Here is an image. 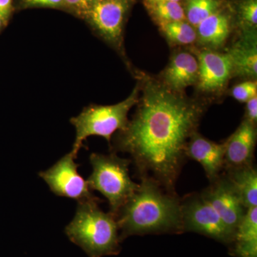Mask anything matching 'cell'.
Here are the masks:
<instances>
[{
    "mask_svg": "<svg viewBox=\"0 0 257 257\" xmlns=\"http://www.w3.org/2000/svg\"><path fill=\"white\" fill-rule=\"evenodd\" d=\"M140 79L138 109L115 136L111 150L130 155L139 178L154 179L167 192L177 194L187 145L197 132L207 101L172 90L146 74Z\"/></svg>",
    "mask_w": 257,
    "mask_h": 257,
    "instance_id": "obj_1",
    "label": "cell"
},
{
    "mask_svg": "<svg viewBox=\"0 0 257 257\" xmlns=\"http://www.w3.org/2000/svg\"><path fill=\"white\" fill-rule=\"evenodd\" d=\"M140 179L138 189L115 215L120 240L132 235L183 232L180 198L154 179Z\"/></svg>",
    "mask_w": 257,
    "mask_h": 257,
    "instance_id": "obj_2",
    "label": "cell"
},
{
    "mask_svg": "<svg viewBox=\"0 0 257 257\" xmlns=\"http://www.w3.org/2000/svg\"><path fill=\"white\" fill-rule=\"evenodd\" d=\"M100 200L77 203L73 219L65 228L72 242L89 257H102L119 253V226L112 213L104 212L98 204Z\"/></svg>",
    "mask_w": 257,
    "mask_h": 257,
    "instance_id": "obj_3",
    "label": "cell"
},
{
    "mask_svg": "<svg viewBox=\"0 0 257 257\" xmlns=\"http://www.w3.org/2000/svg\"><path fill=\"white\" fill-rule=\"evenodd\" d=\"M140 93L138 84L131 94L121 102L113 105L89 106L72 118L70 122L75 128L76 137L71 152L77 156L84 141L92 136L101 137L111 145L113 135L126 128L128 112L138 104Z\"/></svg>",
    "mask_w": 257,
    "mask_h": 257,
    "instance_id": "obj_4",
    "label": "cell"
},
{
    "mask_svg": "<svg viewBox=\"0 0 257 257\" xmlns=\"http://www.w3.org/2000/svg\"><path fill=\"white\" fill-rule=\"evenodd\" d=\"M89 162L92 172L87 183L92 191H97L107 199L109 212L115 216L139 187L130 176L131 160L115 153H92Z\"/></svg>",
    "mask_w": 257,
    "mask_h": 257,
    "instance_id": "obj_5",
    "label": "cell"
},
{
    "mask_svg": "<svg viewBox=\"0 0 257 257\" xmlns=\"http://www.w3.org/2000/svg\"><path fill=\"white\" fill-rule=\"evenodd\" d=\"M183 231L205 235L216 241L232 243L234 234L201 194H192L181 199Z\"/></svg>",
    "mask_w": 257,
    "mask_h": 257,
    "instance_id": "obj_6",
    "label": "cell"
},
{
    "mask_svg": "<svg viewBox=\"0 0 257 257\" xmlns=\"http://www.w3.org/2000/svg\"><path fill=\"white\" fill-rule=\"evenodd\" d=\"M77 157L70 152L38 175L46 182L51 192L58 197L74 199L77 203L100 200L94 195L87 181L79 175V165L75 162Z\"/></svg>",
    "mask_w": 257,
    "mask_h": 257,
    "instance_id": "obj_7",
    "label": "cell"
},
{
    "mask_svg": "<svg viewBox=\"0 0 257 257\" xmlns=\"http://www.w3.org/2000/svg\"><path fill=\"white\" fill-rule=\"evenodd\" d=\"M133 0H95L84 17L106 42L122 47L125 20Z\"/></svg>",
    "mask_w": 257,
    "mask_h": 257,
    "instance_id": "obj_8",
    "label": "cell"
},
{
    "mask_svg": "<svg viewBox=\"0 0 257 257\" xmlns=\"http://www.w3.org/2000/svg\"><path fill=\"white\" fill-rule=\"evenodd\" d=\"M199 62L198 92L208 96L219 95L234 75L233 64L227 52L206 50L196 52Z\"/></svg>",
    "mask_w": 257,
    "mask_h": 257,
    "instance_id": "obj_9",
    "label": "cell"
},
{
    "mask_svg": "<svg viewBox=\"0 0 257 257\" xmlns=\"http://www.w3.org/2000/svg\"><path fill=\"white\" fill-rule=\"evenodd\" d=\"M201 194L234 234L247 209L243 205L239 194L224 172L211 182L210 185Z\"/></svg>",
    "mask_w": 257,
    "mask_h": 257,
    "instance_id": "obj_10",
    "label": "cell"
},
{
    "mask_svg": "<svg viewBox=\"0 0 257 257\" xmlns=\"http://www.w3.org/2000/svg\"><path fill=\"white\" fill-rule=\"evenodd\" d=\"M235 25L232 4L228 1L220 10L196 27L197 42L207 50L216 51L224 46Z\"/></svg>",
    "mask_w": 257,
    "mask_h": 257,
    "instance_id": "obj_11",
    "label": "cell"
},
{
    "mask_svg": "<svg viewBox=\"0 0 257 257\" xmlns=\"http://www.w3.org/2000/svg\"><path fill=\"white\" fill-rule=\"evenodd\" d=\"M256 138V124L244 118L226 140L224 170L253 165Z\"/></svg>",
    "mask_w": 257,
    "mask_h": 257,
    "instance_id": "obj_12",
    "label": "cell"
},
{
    "mask_svg": "<svg viewBox=\"0 0 257 257\" xmlns=\"http://www.w3.org/2000/svg\"><path fill=\"white\" fill-rule=\"evenodd\" d=\"M198 75L197 56L187 51H181L171 57L170 63L160 74L159 80L172 90L184 92L187 88L196 85Z\"/></svg>",
    "mask_w": 257,
    "mask_h": 257,
    "instance_id": "obj_13",
    "label": "cell"
},
{
    "mask_svg": "<svg viewBox=\"0 0 257 257\" xmlns=\"http://www.w3.org/2000/svg\"><path fill=\"white\" fill-rule=\"evenodd\" d=\"M226 141L216 143L195 133L187 147V157L199 162L209 182L215 180L224 170Z\"/></svg>",
    "mask_w": 257,
    "mask_h": 257,
    "instance_id": "obj_14",
    "label": "cell"
},
{
    "mask_svg": "<svg viewBox=\"0 0 257 257\" xmlns=\"http://www.w3.org/2000/svg\"><path fill=\"white\" fill-rule=\"evenodd\" d=\"M237 40L227 51L234 75L256 80L257 76L256 29H239Z\"/></svg>",
    "mask_w": 257,
    "mask_h": 257,
    "instance_id": "obj_15",
    "label": "cell"
},
{
    "mask_svg": "<svg viewBox=\"0 0 257 257\" xmlns=\"http://www.w3.org/2000/svg\"><path fill=\"white\" fill-rule=\"evenodd\" d=\"M233 253L237 257H257V207L248 208L235 231Z\"/></svg>",
    "mask_w": 257,
    "mask_h": 257,
    "instance_id": "obj_16",
    "label": "cell"
},
{
    "mask_svg": "<svg viewBox=\"0 0 257 257\" xmlns=\"http://www.w3.org/2000/svg\"><path fill=\"white\" fill-rule=\"evenodd\" d=\"M244 207H257V171L254 165L224 170Z\"/></svg>",
    "mask_w": 257,
    "mask_h": 257,
    "instance_id": "obj_17",
    "label": "cell"
},
{
    "mask_svg": "<svg viewBox=\"0 0 257 257\" xmlns=\"http://www.w3.org/2000/svg\"><path fill=\"white\" fill-rule=\"evenodd\" d=\"M227 2L228 0H184L186 20L196 28L203 20L223 8Z\"/></svg>",
    "mask_w": 257,
    "mask_h": 257,
    "instance_id": "obj_18",
    "label": "cell"
},
{
    "mask_svg": "<svg viewBox=\"0 0 257 257\" xmlns=\"http://www.w3.org/2000/svg\"><path fill=\"white\" fill-rule=\"evenodd\" d=\"M150 16L157 25L186 20L183 4L176 2L144 3Z\"/></svg>",
    "mask_w": 257,
    "mask_h": 257,
    "instance_id": "obj_19",
    "label": "cell"
},
{
    "mask_svg": "<svg viewBox=\"0 0 257 257\" xmlns=\"http://www.w3.org/2000/svg\"><path fill=\"white\" fill-rule=\"evenodd\" d=\"M164 36L175 45H191L197 42L196 28L187 21L174 22L159 25Z\"/></svg>",
    "mask_w": 257,
    "mask_h": 257,
    "instance_id": "obj_20",
    "label": "cell"
},
{
    "mask_svg": "<svg viewBox=\"0 0 257 257\" xmlns=\"http://www.w3.org/2000/svg\"><path fill=\"white\" fill-rule=\"evenodd\" d=\"M231 4L238 28L256 29L257 0H235Z\"/></svg>",
    "mask_w": 257,
    "mask_h": 257,
    "instance_id": "obj_21",
    "label": "cell"
},
{
    "mask_svg": "<svg viewBox=\"0 0 257 257\" xmlns=\"http://www.w3.org/2000/svg\"><path fill=\"white\" fill-rule=\"evenodd\" d=\"M231 95L239 102L246 103L257 96L256 80H247L236 84L231 89Z\"/></svg>",
    "mask_w": 257,
    "mask_h": 257,
    "instance_id": "obj_22",
    "label": "cell"
},
{
    "mask_svg": "<svg viewBox=\"0 0 257 257\" xmlns=\"http://www.w3.org/2000/svg\"><path fill=\"white\" fill-rule=\"evenodd\" d=\"M95 0H64V5H67L79 15L84 17Z\"/></svg>",
    "mask_w": 257,
    "mask_h": 257,
    "instance_id": "obj_23",
    "label": "cell"
},
{
    "mask_svg": "<svg viewBox=\"0 0 257 257\" xmlns=\"http://www.w3.org/2000/svg\"><path fill=\"white\" fill-rule=\"evenodd\" d=\"M246 115L245 119L249 120L253 124L257 122V96L251 98L246 102Z\"/></svg>",
    "mask_w": 257,
    "mask_h": 257,
    "instance_id": "obj_24",
    "label": "cell"
},
{
    "mask_svg": "<svg viewBox=\"0 0 257 257\" xmlns=\"http://www.w3.org/2000/svg\"><path fill=\"white\" fill-rule=\"evenodd\" d=\"M25 3L28 6L50 7V8H59L64 5V0H25Z\"/></svg>",
    "mask_w": 257,
    "mask_h": 257,
    "instance_id": "obj_25",
    "label": "cell"
},
{
    "mask_svg": "<svg viewBox=\"0 0 257 257\" xmlns=\"http://www.w3.org/2000/svg\"><path fill=\"white\" fill-rule=\"evenodd\" d=\"M13 0H0V17L4 20H8L12 10Z\"/></svg>",
    "mask_w": 257,
    "mask_h": 257,
    "instance_id": "obj_26",
    "label": "cell"
},
{
    "mask_svg": "<svg viewBox=\"0 0 257 257\" xmlns=\"http://www.w3.org/2000/svg\"><path fill=\"white\" fill-rule=\"evenodd\" d=\"M184 0H144V3H158V2H176L183 4Z\"/></svg>",
    "mask_w": 257,
    "mask_h": 257,
    "instance_id": "obj_27",
    "label": "cell"
},
{
    "mask_svg": "<svg viewBox=\"0 0 257 257\" xmlns=\"http://www.w3.org/2000/svg\"><path fill=\"white\" fill-rule=\"evenodd\" d=\"M4 23V20H3V19H2L1 17H0V30H1L2 27H3V25Z\"/></svg>",
    "mask_w": 257,
    "mask_h": 257,
    "instance_id": "obj_28",
    "label": "cell"
}]
</instances>
